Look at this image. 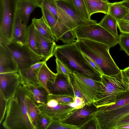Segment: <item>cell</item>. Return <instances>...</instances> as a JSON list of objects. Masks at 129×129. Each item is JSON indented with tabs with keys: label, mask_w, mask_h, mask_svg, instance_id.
<instances>
[{
	"label": "cell",
	"mask_w": 129,
	"mask_h": 129,
	"mask_svg": "<svg viewBox=\"0 0 129 129\" xmlns=\"http://www.w3.org/2000/svg\"><path fill=\"white\" fill-rule=\"evenodd\" d=\"M26 94L20 83L8 102L2 123L6 129H36L29 117L26 107Z\"/></svg>",
	"instance_id": "6da1fadb"
},
{
	"label": "cell",
	"mask_w": 129,
	"mask_h": 129,
	"mask_svg": "<svg viewBox=\"0 0 129 129\" xmlns=\"http://www.w3.org/2000/svg\"><path fill=\"white\" fill-rule=\"evenodd\" d=\"M56 58L72 71H75L92 79L100 80L102 76L86 59L75 42L56 45L53 52Z\"/></svg>",
	"instance_id": "7a4b0ae2"
},
{
	"label": "cell",
	"mask_w": 129,
	"mask_h": 129,
	"mask_svg": "<svg viewBox=\"0 0 129 129\" xmlns=\"http://www.w3.org/2000/svg\"><path fill=\"white\" fill-rule=\"evenodd\" d=\"M77 39L75 43L78 48L82 53L96 63L103 74L112 75L121 73V70L110 54L109 47L102 43L90 40Z\"/></svg>",
	"instance_id": "3957f363"
},
{
	"label": "cell",
	"mask_w": 129,
	"mask_h": 129,
	"mask_svg": "<svg viewBox=\"0 0 129 129\" xmlns=\"http://www.w3.org/2000/svg\"><path fill=\"white\" fill-rule=\"evenodd\" d=\"M104 91L93 103L96 108L114 104L124 96L129 90V82L121 71L114 75L103 74L100 78Z\"/></svg>",
	"instance_id": "277c9868"
},
{
	"label": "cell",
	"mask_w": 129,
	"mask_h": 129,
	"mask_svg": "<svg viewBox=\"0 0 129 129\" xmlns=\"http://www.w3.org/2000/svg\"><path fill=\"white\" fill-rule=\"evenodd\" d=\"M74 97L83 99L86 105L93 103L102 94L104 90L100 80L92 79L75 71L70 75Z\"/></svg>",
	"instance_id": "5b68a950"
},
{
	"label": "cell",
	"mask_w": 129,
	"mask_h": 129,
	"mask_svg": "<svg viewBox=\"0 0 129 129\" xmlns=\"http://www.w3.org/2000/svg\"><path fill=\"white\" fill-rule=\"evenodd\" d=\"M18 0H0V43L13 41L14 19Z\"/></svg>",
	"instance_id": "8992f818"
},
{
	"label": "cell",
	"mask_w": 129,
	"mask_h": 129,
	"mask_svg": "<svg viewBox=\"0 0 129 129\" xmlns=\"http://www.w3.org/2000/svg\"><path fill=\"white\" fill-rule=\"evenodd\" d=\"M97 108L91 120L95 129H116L120 122L129 116V104L110 110Z\"/></svg>",
	"instance_id": "52a82bcc"
},
{
	"label": "cell",
	"mask_w": 129,
	"mask_h": 129,
	"mask_svg": "<svg viewBox=\"0 0 129 129\" xmlns=\"http://www.w3.org/2000/svg\"><path fill=\"white\" fill-rule=\"evenodd\" d=\"M77 39L90 40L105 44L110 48L118 44L116 38L98 23L83 25L74 29Z\"/></svg>",
	"instance_id": "ba28073f"
},
{
	"label": "cell",
	"mask_w": 129,
	"mask_h": 129,
	"mask_svg": "<svg viewBox=\"0 0 129 129\" xmlns=\"http://www.w3.org/2000/svg\"><path fill=\"white\" fill-rule=\"evenodd\" d=\"M6 46L17 64L19 73L38 62L44 61L42 56L34 52L27 44L21 45L12 41Z\"/></svg>",
	"instance_id": "9c48e42d"
},
{
	"label": "cell",
	"mask_w": 129,
	"mask_h": 129,
	"mask_svg": "<svg viewBox=\"0 0 129 129\" xmlns=\"http://www.w3.org/2000/svg\"><path fill=\"white\" fill-rule=\"evenodd\" d=\"M93 103L86 105L83 107L76 109L65 117L57 119L62 122L85 129L94 117L97 110Z\"/></svg>",
	"instance_id": "30bf717a"
},
{
	"label": "cell",
	"mask_w": 129,
	"mask_h": 129,
	"mask_svg": "<svg viewBox=\"0 0 129 129\" xmlns=\"http://www.w3.org/2000/svg\"><path fill=\"white\" fill-rule=\"evenodd\" d=\"M20 84V76L17 72L0 73V94L9 101Z\"/></svg>",
	"instance_id": "8fae6325"
},
{
	"label": "cell",
	"mask_w": 129,
	"mask_h": 129,
	"mask_svg": "<svg viewBox=\"0 0 129 129\" xmlns=\"http://www.w3.org/2000/svg\"><path fill=\"white\" fill-rule=\"evenodd\" d=\"M40 8L45 21L50 28L55 41L57 42L63 35L70 29L58 20L47 9L42 6Z\"/></svg>",
	"instance_id": "7c38bea8"
},
{
	"label": "cell",
	"mask_w": 129,
	"mask_h": 129,
	"mask_svg": "<svg viewBox=\"0 0 129 129\" xmlns=\"http://www.w3.org/2000/svg\"><path fill=\"white\" fill-rule=\"evenodd\" d=\"M58 6L78 27L97 23L95 20L86 19L81 16L71 5L68 0H55Z\"/></svg>",
	"instance_id": "4fadbf2b"
},
{
	"label": "cell",
	"mask_w": 129,
	"mask_h": 129,
	"mask_svg": "<svg viewBox=\"0 0 129 129\" xmlns=\"http://www.w3.org/2000/svg\"><path fill=\"white\" fill-rule=\"evenodd\" d=\"M27 95L38 106L46 103L49 93L40 85L36 86L21 82Z\"/></svg>",
	"instance_id": "5bb4252c"
},
{
	"label": "cell",
	"mask_w": 129,
	"mask_h": 129,
	"mask_svg": "<svg viewBox=\"0 0 129 129\" xmlns=\"http://www.w3.org/2000/svg\"><path fill=\"white\" fill-rule=\"evenodd\" d=\"M41 6L47 9L58 20L70 30L78 27L58 6L55 0H44Z\"/></svg>",
	"instance_id": "9a60e30c"
},
{
	"label": "cell",
	"mask_w": 129,
	"mask_h": 129,
	"mask_svg": "<svg viewBox=\"0 0 129 129\" xmlns=\"http://www.w3.org/2000/svg\"><path fill=\"white\" fill-rule=\"evenodd\" d=\"M36 37L39 54L46 62L54 55L53 50L56 45L55 41L43 36L36 29Z\"/></svg>",
	"instance_id": "2e32d148"
},
{
	"label": "cell",
	"mask_w": 129,
	"mask_h": 129,
	"mask_svg": "<svg viewBox=\"0 0 129 129\" xmlns=\"http://www.w3.org/2000/svg\"><path fill=\"white\" fill-rule=\"evenodd\" d=\"M18 72L15 60L6 45L0 43V73Z\"/></svg>",
	"instance_id": "e0dca14e"
},
{
	"label": "cell",
	"mask_w": 129,
	"mask_h": 129,
	"mask_svg": "<svg viewBox=\"0 0 129 129\" xmlns=\"http://www.w3.org/2000/svg\"><path fill=\"white\" fill-rule=\"evenodd\" d=\"M47 86L51 93L67 94L74 97V91L71 84L69 83L65 77L57 74L55 83L52 84L48 82Z\"/></svg>",
	"instance_id": "ac0fdd59"
},
{
	"label": "cell",
	"mask_w": 129,
	"mask_h": 129,
	"mask_svg": "<svg viewBox=\"0 0 129 129\" xmlns=\"http://www.w3.org/2000/svg\"><path fill=\"white\" fill-rule=\"evenodd\" d=\"M27 27L23 23L17 7L14 24L13 41L21 45L27 44Z\"/></svg>",
	"instance_id": "d6986e66"
},
{
	"label": "cell",
	"mask_w": 129,
	"mask_h": 129,
	"mask_svg": "<svg viewBox=\"0 0 129 129\" xmlns=\"http://www.w3.org/2000/svg\"><path fill=\"white\" fill-rule=\"evenodd\" d=\"M41 113L51 117L53 119H62L69 115L76 109L70 105L58 104L53 107H48L44 105L38 106Z\"/></svg>",
	"instance_id": "ffe728a7"
},
{
	"label": "cell",
	"mask_w": 129,
	"mask_h": 129,
	"mask_svg": "<svg viewBox=\"0 0 129 129\" xmlns=\"http://www.w3.org/2000/svg\"><path fill=\"white\" fill-rule=\"evenodd\" d=\"M45 61L40 68L37 77L39 84L44 87L49 94L51 93L48 89L47 84L49 82L52 84L55 81L57 74L53 72L48 67Z\"/></svg>",
	"instance_id": "44dd1931"
},
{
	"label": "cell",
	"mask_w": 129,
	"mask_h": 129,
	"mask_svg": "<svg viewBox=\"0 0 129 129\" xmlns=\"http://www.w3.org/2000/svg\"><path fill=\"white\" fill-rule=\"evenodd\" d=\"M45 61H42L38 62L19 73L20 83L24 82L36 86L40 85L37 80V75L40 68Z\"/></svg>",
	"instance_id": "7402d4cb"
},
{
	"label": "cell",
	"mask_w": 129,
	"mask_h": 129,
	"mask_svg": "<svg viewBox=\"0 0 129 129\" xmlns=\"http://www.w3.org/2000/svg\"><path fill=\"white\" fill-rule=\"evenodd\" d=\"M89 18L96 13H108L110 3L102 0H83Z\"/></svg>",
	"instance_id": "603a6c76"
},
{
	"label": "cell",
	"mask_w": 129,
	"mask_h": 129,
	"mask_svg": "<svg viewBox=\"0 0 129 129\" xmlns=\"http://www.w3.org/2000/svg\"><path fill=\"white\" fill-rule=\"evenodd\" d=\"M17 7L23 22L27 26L31 14L38 6L34 0H18Z\"/></svg>",
	"instance_id": "cb8c5ba5"
},
{
	"label": "cell",
	"mask_w": 129,
	"mask_h": 129,
	"mask_svg": "<svg viewBox=\"0 0 129 129\" xmlns=\"http://www.w3.org/2000/svg\"><path fill=\"white\" fill-rule=\"evenodd\" d=\"M32 23L36 29L41 34L53 41H55L50 28L46 22L43 16L39 19L34 18L32 20Z\"/></svg>",
	"instance_id": "d4e9b609"
},
{
	"label": "cell",
	"mask_w": 129,
	"mask_h": 129,
	"mask_svg": "<svg viewBox=\"0 0 129 129\" xmlns=\"http://www.w3.org/2000/svg\"><path fill=\"white\" fill-rule=\"evenodd\" d=\"M117 21L108 13L98 23L116 38H119L117 29Z\"/></svg>",
	"instance_id": "484cf974"
},
{
	"label": "cell",
	"mask_w": 129,
	"mask_h": 129,
	"mask_svg": "<svg viewBox=\"0 0 129 129\" xmlns=\"http://www.w3.org/2000/svg\"><path fill=\"white\" fill-rule=\"evenodd\" d=\"M129 11L120 2L110 3L108 13L118 21L121 20Z\"/></svg>",
	"instance_id": "4316f807"
},
{
	"label": "cell",
	"mask_w": 129,
	"mask_h": 129,
	"mask_svg": "<svg viewBox=\"0 0 129 129\" xmlns=\"http://www.w3.org/2000/svg\"><path fill=\"white\" fill-rule=\"evenodd\" d=\"M26 101L27 111L29 117L36 127L38 118L41 112L38 107L27 94Z\"/></svg>",
	"instance_id": "83f0119b"
},
{
	"label": "cell",
	"mask_w": 129,
	"mask_h": 129,
	"mask_svg": "<svg viewBox=\"0 0 129 129\" xmlns=\"http://www.w3.org/2000/svg\"><path fill=\"white\" fill-rule=\"evenodd\" d=\"M27 44L34 52L39 55L37 47L36 29L32 23L27 27Z\"/></svg>",
	"instance_id": "f1b7e54d"
},
{
	"label": "cell",
	"mask_w": 129,
	"mask_h": 129,
	"mask_svg": "<svg viewBox=\"0 0 129 129\" xmlns=\"http://www.w3.org/2000/svg\"><path fill=\"white\" fill-rule=\"evenodd\" d=\"M72 7L83 17L91 19L89 17L83 0H68Z\"/></svg>",
	"instance_id": "f546056e"
},
{
	"label": "cell",
	"mask_w": 129,
	"mask_h": 129,
	"mask_svg": "<svg viewBox=\"0 0 129 129\" xmlns=\"http://www.w3.org/2000/svg\"><path fill=\"white\" fill-rule=\"evenodd\" d=\"M50 97L56 100L58 104L65 105H70L74 104L75 97L74 96L64 94H49Z\"/></svg>",
	"instance_id": "4dcf8cb0"
},
{
	"label": "cell",
	"mask_w": 129,
	"mask_h": 129,
	"mask_svg": "<svg viewBox=\"0 0 129 129\" xmlns=\"http://www.w3.org/2000/svg\"><path fill=\"white\" fill-rule=\"evenodd\" d=\"M55 61L57 73L65 77L69 83L71 84L70 75L72 73V71L65 64L56 58Z\"/></svg>",
	"instance_id": "1f68e13d"
},
{
	"label": "cell",
	"mask_w": 129,
	"mask_h": 129,
	"mask_svg": "<svg viewBox=\"0 0 129 129\" xmlns=\"http://www.w3.org/2000/svg\"><path fill=\"white\" fill-rule=\"evenodd\" d=\"M52 119L49 116L41 112L38 118L36 129H48Z\"/></svg>",
	"instance_id": "d6a6232c"
},
{
	"label": "cell",
	"mask_w": 129,
	"mask_h": 129,
	"mask_svg": "<svg viewBox=\"0 0 129 129\" xmlns=\"http://www.w3.org/2000/svg\"><path fill=\"white\" fill-rule=\"evenodd\" d=\"M118 44L129 56V33H121L119 35Z\"/></svg>",
	"instance_id": "836d02e7"
},
{
	"label": "cell",
	"mask_w": 129,
	"mask_h": 129,
	"mask_svg": "<svg viewBox=\"0 0 129 129\" xmlns=\"http://www.w3.org/2000/svg\"><path fill=\"white\" fill-rule=\"evenodd\" d=\"M49 129H79L78 126L60 121L57 119H52Z\"/></svg>",
	"instance_id": "e575fe53"
},
{
	"label": "cell",
	"mask_w": 129,
	"mask_h": 129,
	"mask_svg": "<svg viewBox=\"0 0 129 129\" xmlns=\"http://www.w3.org/2000/svg\"><path fill=\"white\" fill-rule=\"evenodd\" d=\"M129 104V90L126 95L114 104L109 106L99 107L101 110H111Z\"/></svg>",
	"instance_id": "d590c367"
},
{
	"label": "cell",
	"mask_w": 129,
	"mask_h": 129,
	"mask_svg": "<svg viewBox=\"0 0 129 129\" xmlns=\"http://www.w3.org/2000/svg\"><path fill=\"white\" fill-rule=\"evenodd\" d=\"M77 37L74 29L71 30L66 32L60 37L59 39L64 44H71L76 42Z\"/></svg>",
	"instance_id": "8d00e7d4"
},
{
	"label": "cell",
	"mask_w": 129,
	"mask_h": 129,
	"mask_svg": "<svg viewBox=\"0 0 129 129\" xmlns=\"http://www.w3.org/2000/svg\"><path fill=\"white\" fill-rule=\"evenodd\" d=\"M0 123H1L6 114L7 105L9 101L5 100L0 94Z\"/></svg>",
	"instance_id": "74e56055"
},
{
	"label": "cell",
	"mask_w": 129,
	"mask_h": 129,
	"mask_svg": "<svg viewBox=\"0 0 129 129\" xmlns=\"http://www.w3.org/2000/svg\"><path fill=\"white\" fill-rule=\"evenodd\" d=\"M117 26L121 33H129V23L122 20L117 21Z\"/></svg>",
	"instance_id": "f35d334b"
},
{
	"label": "cell",
	"mask_w": 129,
	"mask_h": 129,
	"mask_svg": "<svg viewBox=\"0 0 129 129\" xmlns=\"http://www.w3.org/2000/svg\"><path fill=\"white\" fill-rule=\"evenodd\" d=\"M86 105L84 100L78 97H75L74 107L76 109H78L83 107Z\"/></svg>",
	"instance_id": "ab89813d"
},
{
	"label": "cell",
	"mask_w": 129,
	"mask_h": 129,
	"mask_svg": "<svg viewBox=\"0 0 129 129\" xmlns=\"http://www.w3.org/2000/svg\"><path fill=\"white\" fill-rule=\"evenodd\" d=\"M83 56L90 64L99 73L101 76L103 74L101 70L96 63L90 58L87 55L82 53Z\"/></svg>",
	"instance_id": "60d3db41"
},
{
	"label": "cell",
	"mask_w": 129,
	"mask_h": 129,
	"mask_svg": "<svg viewBox=\"0 0 129 129\" xmlns=\"http://www.w3.org/2000/svg\"><path fill=\"white\" fill-rule=\"evenodd\" d=\"M121 71L123 74L124 76L129 82V67H128L122 70Z\"/></svg>",
	"instance_id": "b9f144b4"
},
{
	"label": "cell",
	"mask_w": 129,
	"mask_h": 129,
	"mask_svg": "<svg viewBox=\"0 0 129 129\" xmlns=\"http://www.w3.org/2000/svg\"><path fill=\"white\" fill-rule=\"evenodd\" d=\"M120 2L121 5L129 10V0H123Z\"/></svg>",
	"instance_id": "7bdbcfd3"
},
{
	"label": "cell",
	"mask_w": 129,
	"mask_h": 129,
	"mask_svg": "<svg viewBox=\"0 0 129 129\" xmlns=\"http://www.w3.org/2000/svg\"><path fill=\"white\" fill-rule=\"evenodd\" d=\"M128 123H129V118L123 120L120 122L117 125L116 129H117V128L119 126L124 125Z\"/></svg>",
	"instance_id": "ee69618b"
},
{
	"label": "cell",
	"mask_w": 129,
	"mask_h": 129,
	"mask_svg": "<svg viewBox=\"0 0 129 129\" xmlns=\"http://www.w3.org/2000/svg\"><path fill=\"white\" fill-rule=\"evenodd\" d=\"M121 20L123 21L129 23V11Z\"/></svg>",
	"instance_id": "f6af8a7d"
},
{
	"label": "cell",
	"mask_w": 129,
	"mask_h": 129,
	"mask_svg": "<svg viewBox=\"0 0 129 129\" xmlns=\"http://www.w3.org/2000/svg\"><path fill=\"white\" fill-rule=\"evenodd\" d=\"M129 129V123L118 127L117 129Z\"/></svg>",
	"instance_id": "bcb514c9"
},
{
	"label": "cell",
	"mask_w": 129,
	"mask_h": 129,
	"mask_svg": "<svg viewBox=\"0 0 129 129\" xmlns=\"http://www.w3.org/2000/svg\"><path fill=\"white\" fill-rule=\"evenodd\" d=\"M44 0H34L38 6L40 8Z\"/></svg>",
	"instance_id": "7dc6e473"
},
{
	"label": "cell",
	"mask_w": 129,
	"mask_h": 129,
	"mask_svg": "<svg viewBox=\"0 0 129 129\" xmlns=\"http://www.w3.org/2000/svg\"><path fill=\"white\" fill-rule=\"evenodd\" d=\"M102 0L104 1H105L106 2H109L110 0Z\"/></svg>",
	"instance_id": "c3c4849f"
},
{
	"label": "cell",
	"mask_w": 129,
	"mask_h": 129,
	"mask_svg": "<svg viewBox=\"0 0 129 129\" xmlns=\"http://www.w3.org/2000/svg\"><path fill=\"white\" fill-rule=\"evenodd\" d=\"M128 23H129V22H128Z\"/></svg>",
	"instance_id": "681fc988"
}]
</instances>
